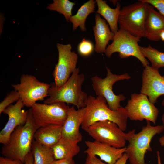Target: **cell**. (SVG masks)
Masks as SVG:
<instances>
[{"label":"cell","instance_id":"obj_1","mask_svg":"<svg viewBox=\"0 0 164 164\" xmlns=\"http://www.w3.org/2000/svg\"><path fill=\"white\" fill-rule=\"evenodd\" d=\"M86 112L81 125L84 130L97 122L108 120L116 124L123 131L127 128L128 117L125 108L122 107L116 111L108 107L103 97L89 96L85 101Z\"/></svg>","mask_w":164,"mask_h":164},{"label":"cell","instance_id":"obj_2","mask_svg":"<svg viewBox=\"0 0 164 164\" xmlns=\"http://www.w3.org/2000/svg\"><path fill=\"white\" fill-rule=\"evenodd\" d=\"M39 128L34 121L30 109L26 123L14 129L8 143L2 147L1 153L3 156L24 162L26 156L31 151L34 135Z\"/></svg>","mask_w":164,"mask_h":164},{"label":"cell","instance_id":"obj_3","mask_svg":"<svg viewBox=\"0 0 164 164\" xmlns=\"http://www.w3.org/2000/svg\"><path fill=\"white\" fill-rule=\"evenodd\" d=\"M79 73V69L77 68L67 81L60 87H56L54 83L50 84L49 97L44 101L43 103L49 104L61 102L73 104L77 109L85 107V101L88 96L82 90L84 75Z\"/></svg>","mask_w":164,"mask_h":164},{"label":"cell","instance_id":"obj_4","mask_svg":"<svg viewBox=\"0 0 164 164\" xmlns=\"http://www.w3.org/2000/svg\"><path fill=\"white\" fill-rule=\"evenodd\" d=\"M139 132L133 133L128 139L129 143L126 147L127 154L131 164H147L145 161V156L148 151H152L151 141L153 137L164 130V125H151L150 121H146Z\"/></svg>","mask_w":164,"mask_h":164},{"label":"cell","instance_id":"obj_5","mask_svg":"<svg viewBox=\"0 0 164 164\" xmlns=\"http://www.w3.org/2000/svg\"><path fill=\"white\" fill-rule=\"evenodd\" d=\"M149 4L141 0L121 9L118 24L125 30L140 39L145 37V25Z\"/></svg>","mask_w":164,"mask_h":164},{"label":"cell","instance_id":"obj_6","mask_svg":"<svg viewBox=\"0 0 164 164\" xmlns=\"http://www.w3.org/2000/svg\"><path fill=\"white\" fill-rule=\"evenodd\" d=\"M94 140L117 148L125 147L126 142L134 133H125L115 123L108 120L95 123L84 130Z\"/></svg>","mask_w":164,"mask_h":164},{"label":"cell","instance_id":"obj_7","mask_svg":"<svg viewBox=\"0 0 164 164\" xmlns=\"http://www.w3.org/2000/svg\"><path fill=\"white\" fill-rule=\"evenodd\" d=\"M140 40L139 38L119 29L114 34L112 42L106 48L104 53L108 58L116 52L118 53L119 56L122 59L134 56L145 67L149 65V63L141 52L138 44Z\"/></svg>","mask_w":164,"mask_h":164},{"label":"cell","instance_id":"obj_8","mask_svg":"<svg viewBox=\"0 0 164 164\" xmlns=\"http://www.w3.org/2000/svg\"><path fill=\"white\" fill-rule=\"evenodd\" d=\"M70 107L63 102L49 104L36 102L30 109L35 124L40 128L52 124L63 125Z\"/></svg>","mask_w":164,"mask_h":164},{"label":"cell","instance_id":"obj_9","mask_svg":"<svg viewBox=\"0 0 164 164\" xmlns=\"http://www.w3.org/2000/svg\"><path fill=\"white\" fill-rule=\"evenodd\" d=\"M106 69L107 73L105 78H102L97 76L91 78L92 85L96 95L105 98L109 108L115 111L121 107L120 102L126 97L122 94H115L112 90L113 85L118 81L129 79L131 77L127 73L116 75L113 74L107 67Z\"/></svg>","mask_w":164,"mask_h":164},{"label":"cell","instance_id":"obj_10","mask_svg":"<svg viewBox=\"0 0 164 164\" xmlns=\"http://www.w3.org/2000/svg\"><path fill=\"white\" fill-rule=\"evenodd\" d=\"M12 86L19 93L24 106L30 108L48 96L50 87V84L39 81L35 76L25 74L21 76L19 83Z\"/></svg>","mask_w":164,"mask_h":164},{"label":"cell","instance_id":"obj_11","mask_svg":"<svg viewBox=\"0 0 164 164\" xmlns=\"http://www.w3.org/2000/svg\"><path fill=\"white\" fill-rule=\"evenodd\" d=\"M58 59L55 65L52 76L56 87H60L68 80L77 68L78 56L74 51L71 50V44L66 45L57 43Z\"/></svg>","mask_w":164,"mask_h":164},{"label":"cell","instance_id":"obj_12","mask_svg":"<svg viewBox=\"0 0 164 164\" xmlns=\"http://www.w3.org/2000/svg\"><path fill=\"white\" fill-rule=\"evenodd\" d=\"M125 108L130 120L142 121L145 119L154 124L156 123L158 110L146 95L141 93L132 94Z\"/></svg>","mask_w":164,"mask_h":164},{"label":"cell","instance_id":"obj_13","mask_svg":"<svg viewBox=\"0 0 164 164\" xmlns=\"http://www.w3.org/2000/svg\"><path fill=\"white\" fill-rule=\"evenodd\" d=\"M24 106L21 99L14 104H11L6 108L3 113L8 117V121L0 132V143L3 145L8 142L12 132L18 126L23 125L26 123L29 110L22 108Z\"/></svg>","mask_w":164,"mask_h":164},{"label":"cell","instance_id":"obj_14","mask_svg":"<svg viewBox=\"0 0 164 164\" xmlns=\"http://www.w3.org/2000/svg\"><path fill=\"white\" fill-rule=\"evenodd\" d=\"M142 81L140 93L148 96L149 101L154 104L159 96L164 95V76L149 65L143 70Z\"/></svg>","mask_w":164,"mask_h":164},{"label":"cell","instance_id":"obj_15","mask_svg":"<svg viewBox=\"0 0 164 164\" xmlns=\"http://www.w3.org/2000/svg\"><path fill=\"white\" fill-rule=\"evenodd\" d=\"M85 112V107L77 110L74 106L70 107L67 118L63 125L62 138L78 143L82 141L83 137L80 128Z\"/></svg>","mask_w":164,"mask_h":164},{"label":"cell","instance_id":"obj_16","mask_svg":"<svg viewBox=\"0 0 164 164\" xmlns=\"http://www.w3.org/2000/svg\"><path fill=\"white\" fill-rule=\"evenodd\" d=\"M85 142L87 148L84 151V153L98 156L108 164H114L126 150V147L117 148L95 140L86 141Z\"/></svg>","mask_w":164,"mask_h":164},{"label":"cell","instance_id":"obj_17","mask_svg":"<svg viewBox=\"0 0 164 164\" xmlns=\"http://www.w3.org/2000/svg\"><path fill=\"white\" fill-rule=\"evenodd\" d=\"M145 37L149 40H161V32L164 31V16L149 4L145 20Z\"/></svg>","mask_w":164,"mask_h":164},{"label":"cell","instance_id":"obj_18","mask_svg":"<svg viewBox=\"0 0 164 164\" xmlns=\"http://www.w3.org/2000/svg\"><path fill=\"white\" fill-rule=\"evenodd\" d=\"M95 25L93 27L95 44L94 50L97 53H104L109 41H113L114 34L110 30L105 19L100 15H95Z\"/></svg>","mask_w":164,"mask_h":164},{"label":"cell","instance_id":"obj_19","mask_svg":"<svg viewBox=\"0 0 164 164\" xmlns=\"http://www.w3.org/2000/svg\"><path fill=\"white\" fill-rule=\"evenodd\" d=\"M63 125H50L40 127L36 131L34 139L39 143L51 148L62 137Z\"/></svg>","mask_w":164,"mask_h":164},{"label":"cell","instance_id":"obj_20","mask_svg":"<svg viewBox=\"0 0 164 164\" xmlns=\"http://www.w3.org/2000/svg\"><path fill=\"white\" fill-rule=\"evenodd\" d=\"M98 6L97 13L101 15L108 22L111 31L114 33L119 30L118 21L121 9L120 3L117 2L116 7L111 8L107 4V2L102 0H95Z\"/></svg>","mask_w":164,"mask_h":164},{"label":"cell","instance_id":"obj_21","mask_svg":"<svg viewBox=\"0 0 164 164\" xmlns=\"http://www.w3.org/2000/svg\"><path fill=\"white\" fill-rule=\"evenodd\" d=\"M78 142L66 139L62 137L51 148L55 160L73 159L80 152Z\"/></svg>","mask_w":164,"mask_h":164},{"label":"cell","instance_id":"obj_22","mask_svg":"<svg viewBox=\"0 0 164 164\" xmlns=\"http://www.w3.org/2000/svg\"><path fill=\"white\" fill-rule=\"evenodd\" d=\"M96 2L90 0L84 4L78 9L76 14L72 15L70 20L73 24V30H75L79 26L82 31L86 30L85 26L86 20L91 13L94 12Z\"/></svg>","mask_w":164,"mask_h":164},{"label":"cell","instance_id":"obj_23","mask_svg":"<svg viewBox=\"0 0 164 164\" xmlns=\"http://www.w3.org/2000/svg\"><path fill=\"white\" fill-rule=\"evenodd\" d=\"M31 152L33 164H51L55 159L51 148L42 145L34 139Z\"/></svg>","mask_w":164,"mask_h":164},{"label":"cell","instance_id":"obj_24","mask_svg":"<svg viewBox=\"0 0 164 164\" xmlns=\"http://www.w3.org/2000/svg\"><path fill=\"white\" fill-rule=\"evenodd\" d=\"M140 49L144 56L150 62L152 67L158 70L164 67V52L159 51L150 45L147 47L140 46Z\"/></svg>","mask_w":164,"mask_h":164},{"label":"cell","instance_id":"obj_25","mask_svg":"<svg viewBox=\"0 0 164 164\" xmlns=\"http://www.w3.org/2000/svg\"><path fill=\"white\" fill-rule=\"evenodd\" d=\"M75 4L68 0H54L53 3L48 5L47 9L56 11L64 16L68 22L72 15V10Z\"/></svg>","mask_w":164,"mask_h":164},{"label":"cell","instance_id":"obj_26","mask_svg":"<svg viewBox=\"0 0 164 164\" xmlns=\"http://www.w3.org/2000/svg\"><path fill=\"white\" fill-rule=\"evenodd\" d=\"M94 46L91 41L84 38L78 45L77 51L81 56H87L91 55L94 50Z\"/></svg>","mask_w":164,"mask_h":164},{"label":"cell","instance_id":"obj_27","mask_svg":"<svg viewBox=\"0 0 164 164\" xmlns=\"http://www.w3.org/2000/svg\"><path fill=\"white\" fill-rule=\"evenodd\" d=\"M20 99L18 92L14 90L8 94L3 100L0 103V114L12 104L17 101Z\"/></svg>","mask_w":164,"mask_h":164},{"label":"cell","instance_id":"obj_28","mask_svg":"<svg viewBox=\"0 0 164 164\" xmlns=\"http://www.w3.org/2000/svg\"><path fill=\"white\" fill-rule=\"evenodd\" d=\"M156 8L164 16V0H141Z\"/></svg>","mask_w":164,"mask_h":164},{"label":"cell","instance_id":"obj_29","mask_svg":"<svg viewBox=\"0 0 164 164\" xmlns=\"http://www.w3.org/2000/svg\"><path fill=\"white\" fill-rule=\"evenodd\" d=\"M85 164H108L104 163L96 156L90 155H87Z\"/></svg>","mask_w":164,"mask_h":164},{"label":"cell","instance_id":"obj_30","mask_svg":"<svg viewBox=\"0 0 164 164\" xmlns=\"http://www.w3.org/2000/svg\"><path fill=\"white\" fill-rule=\"evenodd\" d=\"M0 164H25L20 160L14 159L4 156L0 157Z\"/></svg>","mask_w":164,"mask_h":164},{"label":"cell","instance_id":"obj_31","mask_svg":"<svg viewBox=\"0 0 164 164\" xmlns=\"http://www.w3.org/2000/svg\"><path fill=\"white\" fill-rule=\"evenodd\" d=\"M51 164H75L73 159L55 160Z\"/></svg>","mask_w":164,"mask_h":164},{"label":"cell","instance_id":"obj_32","mask_svg":"<svg viewBox=\"0 0 164 164\" xmlns=\"http://www.w3.org/2000/svg\"><path fill=\"white\" fill-rule=\"evenodd\" d=\"M33 157L32 152L29 153L25 157V164H33Z\"/></svg>","mask_w":164,"mask_h":164},{"label":"cell","instance_id":"obj_33","mask_svg":"<svg viewBox=\"0 0 164 164\" xmlns=\"http://www.w3.org/2000/svg\"><path fill=\"white\" fill-rule=\"evenodd\" d=\"M128 159V157L127 154L124 153L121 157L114 164H126Z\"/></svg>","mask_w":164,"mask_h":164},{"label":"cell","instance_id":"obj_34","mask_svg":"<svg viewBox=\"0 0 164 164\" xmlns=\"http://www.w3.org/2000/svg\"><path fill=\"white\" fill-rule=\"evenodd\" d=\"M156 153L157 157L158 164H162L160 153L159 151H157Z\"/></svg>","mask_w":164,"mask_h":164},{"label":"cell","instance_id":"obj_35","mask_svg":"<svg viewBox=\"0 0 164 164\" xmlns=\"http://www.w3.org/2000/svg\"><path fill=\"white\" fill-rule=\"evenodd\" d=\"M160 145L162 146H164V135L161 137L159 140Z\"/></svg>","mask_w":164,"mask_h":164},{"label":"cell","instance_id":"obj_36","mask_svg":"<svg viewBox=\"0 0 164 164\" xmlns=\"http://www.w3.org/2000/svg\"><path fill=\"white\" fill-rule=\"evenodd\" d=\"M160 37L161 40L164 41V31H162L160 34Z\"/></svg>","mask_w":164,"mask_h":164},{"label":"cell","instance_id":"obj_37","mask_svg":"<svg viewBox=\"0 0 164 164\" xmlns=\"http://www.w3.org/2000/svg\"><path fill=\"white\" fill-rule=\"evenodd\" d=\"M162 104L164 106V99L163 100L162 102ZM162 125H164V114H163L162 117Z\"/></svg>","mask_w":164,"mask_h":164}]
</instances>
